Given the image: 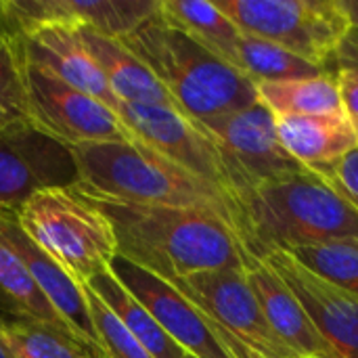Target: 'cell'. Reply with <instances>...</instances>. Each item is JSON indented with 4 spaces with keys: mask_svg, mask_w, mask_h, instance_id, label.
Listing matches in <instances>:
<instances>
[{
    "mask_svg": "<svg viewBox=\"0 0 358 358\" xmlns=\"http://www.w3.org/2000/svg\"><path fill=\"white\" fill-rule=\"evenodd\" d=\"M94 203L113 229L117 256L170 283L195 273L248 271L256 264L235 231L212 212L172 206Z\"/></svg>",
    "mask_w": 358,
    "mask_h": 358,
    "instance_id": "obj_1",
    "label": "cell"
},
{
    "mask_svg": "<svg viewBox=\"0 0 358 358\" xmlns=\"http://www.w3.org/2000/svg\"><path fill=\"white\" fill-rule=\"evenodd\" d=\"M71 149L80 170V182L73 189L82 195L107 203L206 210L220 216L241 241L237 201L162 153L136 141L86 143Z\"/></svg>",
    "mask_w": 358,
    "mask_h": 358,
    "instance_id": "obj_2",
    "label": "cell"
},
{
    "mask_svg": "<svg viewBox=\"0 0 358 358\" xmlns=\"http://www.w3.org/2000/svg\"><path fill=\"white\" fill-rule=\"evenodd\" d=\"M241 243L254 262L275 250L358 241V210L313 170L260 187L241 203Z\"/></svg>",
    "mask_w": 358,
    "mask_h": 358,
    "instance_id": "obj_3",
    "label": "cell"
},
{
    "mask_svg": "<svg viewBox=\"0 0 358 358\" xmlns=\"http://www.w3.org/2000/svg\"><path fill=\"white\" fill-rule=\"evenodd\" d=\"M159 80L174 107L203 124L258 103L256 86L233 65L157 15L120 38Z\"/></svg>",
    "mask_w": 358,
    "mask_h": 358,
    "instance_id": "obj_4",
    "label": "cell"
},
{
    "mask_svg": "<svg viewBox=\"0 0 358 358\" xmlns=\"http://www.w3.org/2000/svg\"><path fill=\"white\" fill-rule=\"evenodd\" d=\"M15 216L23 233L80 285L107 273L117 256L109 220L76 189L36 193Z\"/></svg>",
    "mask_w": 358,
    "mask_h": 358,
    "instance_id": "obj_5",
    "label": "cell"
},
{
    "mask_svg": "<svg viewBox=\"0 0 358 358\" xmlns=\"http://www.w3.org/2000/svg\"><path fill=\"white\" fill-rule=\"evenodd\" d=\"M248 36L327 69L352 29L346 0H214Z\"/></svg>",
    "mask_w": 358,
    "mask_h": 358,
    "instance_id": "obj_6",
    "label": "cell"
},
{
    "mask_svg": "<svg viewBox=\"0 0 358 358\" xmlns=\"http://www.w3.org/2000/svg\"><path fill=\"white\" fill-rule=\"evenodd\" d=\"M172 285L216 325L233 358H298L271 329L245 271H206Z\"/></svg>",
    "mask_w": 358,
    "mask_h": 358,
    "instance_id": "obj_7",
    "label": "cell"
},
{
    "mask_svg": "<svg viewBox=\"0 0 358 358\" xmlns=\"http://www.w3.org/2000/svg\"><path fill=\"white\" fill-rule=\"evenodd\" d=\"M201 126L218 145L237 206L260 187L283 182L308 170L285 151L277 136L275 115L260 101Z\"/></svg>",
    "mask_w": 358,
    "mask_h": 358,
    "instance_id": "obj_8",
    "label": "cell"
},
{
    "mask_svg": "<svg viewBox=\"0 0 358 358\" xmlns=\"http://www.w3.org/2000/svg\"><path fill=\"white\" fill-rule=\"evenodd\" d=\"M80 170L73 149L29 120L0 128V210L17 212L36 193L73 189Z\"/></svg>",
    "mask_w": 358,
    "mask_h": 358,
    "instance_id": "obj_9",
    "label": "cell"
},
{
    "mask_svg": "<svg viewBox=\"0 0 358 358\" xmlns=\"http://www.w3.org/2000/svg\"><path fill=\"white\" fill-rule=\"evenodd\" d=\"M23 82L29 122L57 141L69 147L134 141L111 107L25 61Z\"/></svg>",
    "mask_w": 358,
    "mask_h": 358,
    "instance_id": "obj_10",
    "label": "cell"
},
{
    "mask_svg": "<svg viewBox=\"0 0 358 358\" xmlns=\"http://www.w3.org/2000/svg\"><path fill=\"white\" fill-rule=\"evenodd\" d=\"M113 111L136 143L162 153L176 166L231 195L218 145L201 124L172 107L132 105L120 101Z\"/></svg>",
    "mask_w": 358,
    "mask_h": 358,
    "instance_id": "obj_11",
    "label": "cell"
},
{
    "mask_svg": "<svg viewBox=\"0 0 358 358\" xmlns=\"http://www.w3.org/2000/svg\"><path fill=\"white\" fill-rule=\"evenodd\" d=\"M157 10L159 0H0V34L15 38L42 25H67L126 38Z\"/></svg>",
    "mask_w": 358,
    "mask_h": 358,
    "instance_id": "obj_12",
    "label": "cell"
},
{
    "mask_svg": "<svg viewBox=\"0 0 358 358\" xmlns=\"http://www.w3.org/2000/svg\"><path fill=\"white\" fill-rule=\"evenodd\" d=\"M111 275L151 313L159 327L191 357L233 358L216 325L170 281L115 256Z\"/></svg>",
    "mask_w": 358,
    "mask_h": 358,
    "instance_id": "obj_13",
    "label": "cell"
},
{
    "mask_svg": "<svg viewBox=\"0 0 358 358\" xmlns=\"http://www.w3.org/2000/svg\"><path fill=\"white\" fill-rule=\"evenodd\" d=\"M262 262L292 289L336 357L358 358V296L317 277L283 250L271 252Z\"/></svg>",
    "mask_w": 358,
    "mask_h": 358,
    "instance_id": "obj_14",
    "label": "cell"
},
{
    "mask_svg": "<svg viewBox=\"0 0 358 358\" xmlns=\"http://www.w3.org/2000/svg\"><path fill=\"white\" fill-rule=\"evenodd\" d=\"M21 59L67 86L115 109L120 103L111 92L103 71L86 50L78 27L42 25L23 36L13 38Z\"/></svg>",
    "mask_w": 358,
    "mask_h": 358,
    "instance_id": "obj_15",
    "label": "cell"
},
{
    "mask_svg": "<svg viewBox=\"0 0 358 358\" xmlns=\"http://www.w3.org/2000/svg\"><path fill=\"white\" fill-rule=\"evenodd\" d=\"M0 239L23 262L36 285L42 289V294L52 304V308L61 315V319L71 327V331L78 334L86 344L103 352L92 327L84 287L78 281H73L46 252H42L23 233L15 212L0 210Z\"/></svg>",
    "mask_w": 358,
    "mask_h": 358,
    "instance_id": "obj_16",
    "label": "cell"
},
{
    "mask_svg": "<svg viewBox=\"0 0 358 358\" xmlns=\"http://www.w3.org/2000/svg\"><path fill=\"white\" fill-rule=\"evenodd\" d=\"M245 275L271 329L296 357L338 358L310 321L304 306L268 264L256 262L245 271Z\"/></svg>",
    "mask_w": 358,
    "mask_h": 358,
    "instance_id": "obj_17",
    "label": "cell"
},
{
    "mask_svg": "<svg viewBox=\"0 0 358 358\" xmlns=\"http://www.w3.org/2000/svg\"><path fill=\"white\" fill-rule=\"evenodd\" d=\"M78 31L117 101L176 109L159 80L120 38L103 36L88 27H78Z\"/></svg>",
    "mask_w": 358,
    "mask_h": 358,
    "instance_id": "obj_18",
    "label": "cell"
},
{
    "mask_svg": "<svg viewBox=\"0 0 358 358\" xmlns=\"http://www.w3.org/2000/svg\"><path fill=\"white\" fill-rule=\"evenodd\" d=\"M275 124L285 151L308 170H321L358 147L357 134L344 111L283 115L275 117Z\"/></svg>",
    "mask_w": 358,
    "mask_h": 358,
    "instance_id": "obj_19",
    "label": "cell"
},
{
    "mask_svg": "<svg viewBox=\"0 0 358 358\" xmlns=\"http://www.w3.org/2000/svg\"><path fill=\"white\" fill-rule=\"evenodd\" d=\"M159 17L235 67L243 31L214 2L159 0Z\"/></svg>",
    "mask_w": 358,
    "mask_h": 358,
    "instance_id": "obj_20",
    "label": "cell"
},
{
    "mask_svg": "<svg viewBox=\"0 0 358 358\" xmlns=\"http://www.w3.org/2000/svg\"><path fill=\"white\" fill-rule=\"evenodd\" d=\"M105 306L122 321V325L145 346L153 358H185L187 352L159 327L151 313L111 275V271L92 277L86 283Z\"/></svg>",
    "mask_w": 358,
    "mask_h": 358,
    "instance_id": "obj_21",
    "label": "cell"
},
{
    "mask_svg": "<svg viewBox=\"0 0 358 358\" xmlns=\"http://www.w3.org/2000/svg\"><path fill=\"white\" fill-rule=\"evenodd\" d=\"M258 101L275 115H325L342 109V96L336 73L315 78L260 82L256 84Z\"/></svg>",
    "mask_w": 358,
    "mask_h": 358,
    "instance_id": "obj_22",
    "label": "cell"
},
{
    "mask_svg": "<svg viewBox=\"0 0 358 358\" xmlns=\"http://www.w3.org/2000/svg\"><path fill=\"white\" fill-rule=\"evenodd\" d=\"M0 315L4 319L42 321L71 331V327L61 319V315L52 308V304L46 300L42 289L36 285L23 262L13 254V250L2 239H0Z\"/></svg>",
    "mask_w": 358,
    "mask_h": 358,
    "instance_id": "obj_23",
    "label": "cell"
},
{
    "mask_svg": "<svg viewBox=\"0 0 358 358\" xmlns=\"http://www.w3.org/2000/svg\"><path fill=\"white\" fill-rule=\"evenodd\" d=\"M4 338L13 358H105L69 329L42 321L4 319Z\"/></svg>",
    "mask_w": 358,
    "mask_h": 358,
    "instance_id": "obj_24",
    "label": "cell"
},
{
    "mask_svg": "<svg viewBox=\"0 0 358 358\" xmlns=\"http://www.w3.org/2000/svg\"><path fill=\"white\" fill-rule=\"evenodd\" d=\"M235 69L243 73L254 86L260 82L300 80L327 73V69L313 65L281 46L248 34H243L239 40Z\"/></svg>",
    "mask_w": 358,
    "mask_h": 358,
    "instance_id": "obj_25",
    "label": "cell"
},
{
    "mask_svg": "<svg viewBox=\"0 0 358 358\" xmlns=\"http://www.w3.org/2000/svg\"><path fill=\"white\" fill-rule=\"evenodd\" d=\"M283 252L317 277L358 296V241H327Z\"/></svg>",
    "mask_w": 358,
    "mask_h": 358,
    "instance_id": "obj_26",
    "label": "cell"
},
{
    "mask_svg": "<svg viewBox=\"0 0 358 358\" xmlns=\"http://www.w3.org/2000/svg\"><path fill=\"white\" fill-rule=\"evenodd\" d=\"M82 287L88 302L92 327L105 358H153L86 283Z\"/></svg>",
    "mask_w": 358,
    "mask_h": 358,
    "instance_id": "obj_27",
    "label": "cell"
},
{
    "mask_svg": "<svg viewBox=\"0 0 358 358\" xmlns=\"http://www.w3.org/2000/svg\"><path fill=\"white\" fill-rule=\"evenodd\" d=\"M0 109L13 120H29L23 59L13 38L0 34Z\"/></svg>",
    "mask_w": 358,
    "mask_h": 358,
    "instance_id": "obj_28",
    "label": "cell"
},
{
    "mask_svg": "<svg viewBox=\"0 0 358 358\" xmlns=\"http://www.w3.org/2000/svg\"><path fill=\"white\" fill-rule=\"evenodd\" d=\"M313 172L323 176L340 195H344L358 210V147L350 153H346L344 157H340L338 162L321 170H313Z\"/></svg>",
    "mask_w": 358,
    "mask_h": 358,
    "instance_id": "obj_29",
    "label": "cell"
},
{
    "mask_svg": "<svg viewBox=\"0 0 358 358\" xmlns=\"http://www.w3.org/2000/svg\"><path fill=\"white\" fill-rule=\"evenodd\" d=\"M342 109L358 138V69H336Z\"/></svg>",
    "mask_w": 358,
    "mask_h": 358,
    "instance_id": "obj_30",
    "label": "cell"
},
{
    "mask_svg": "<svg viewBox=\"0 0 358 358\" xmlns=\"http://www.w3.org/2000/svg\"><path fill=\"white\" fill-rule=\"evenodd\" d=\"M331 65H336L338 69H358V31L350 29L348 38L344 40V44L340 46V50L336 52Z\"/></svg>",
    "mask_w": 358,
    "mask_h": 358,
    "instance_id": "obj_31",
    "label": "cell"
},
{
    "mask_svg": "<svg viewBox=\"0 0 358 358\" xmlns=\"http://www.w3.org/2000/svg\"><path fill=\"white\" fill-rule=\"evenodd\" d=\"M0 358H13L10 350H8V344H6V338H4V321L0 317Z\"/></svg>",
    "mask_w": 358,
    "mask_h": 358,
    "instance_id": "obj_32",
    "label": "cell"
},
{
    "mask_svg": "<svg viewBox=\"0 0 358 358\" xmlns=\"http://www.w3.org/2000/svg\"><path fill=\"white\" fill-rule=\"evenodd\" d=\"M346 4H348L350 17H352V29L358 31V0H346Z\"/></svg>",
    "mask_w": 358,
    "mask_h": 358,
    "instance_id": "obj_33",
    "label": "cell"
},
{
    "mask_svg": "<svg viewBox=\"0 0 358 358\" xmlns=\"http://www.w3.org/2000/svg\"><path fill=\"white\" fill-rule=\"evenodd\" d=\"M10 122H15V120H13V117H8V115L0 109V128H2V126H6V124H10Z\"/></svg>",
    "mask_w": 358,
    "mask_h": 358,
    "instance_id": "obj_34",
    "label": "cell"
},
{
    "mask_svg": "<svg viewBox=\"0 0 358 358\" xmlns=\"http://www.w3.org/2000/svg\"><path fill=\"white\" fill-rule=\"evenodd\" d=\"M185 358H195V357H191V355H187V357H185Z\"/></svg>",
    "mask_w": 358,
    "mask_h": 358,
    "instance_id": "obj_35",
    "label": "cell"
}]
</instances>
